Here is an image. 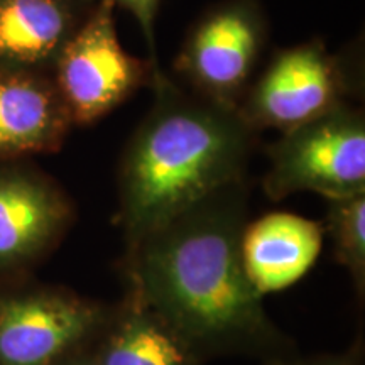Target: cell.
<instances>
[{
    "label": "cell",
    "mask_w": 365,
    "mask_h": 365,
    "mask_svg": "<svg viewBox=\"0 0 365 365\" xmlns=\"http://www.w3.org/2000/svg\"><path fill=\"white\" fill-rule=\"evenodd\" d=\"M249 195L247 180L232 182L127 245L129 294L198 359L282 346L242 262Z\"/></svg>",
    "instance_id": "obj_1"
},
{
    "label": "cell",
    "mask_w": 365,
    "mask_h": 365,
    "mask_svg": "<svg viewBox=\"0 0 365 365\" xmlns=\"http://www.w3.org/2000/svg\"><path fill=\"white\" fill-rule=\"evenodd\" d=\"M149 88L153 105L132 132L117 173L127 245L245 180L257 140L237 108L200 97L161 68Z\"/></svg>",
    "instance_id": "obj_2"
},
{
    "label": "cell",
    "mask_w": 365,
    "mask_h": 365,
    "mask_svg": "<svg viewBox=\"0 0 365 365\" xmlns=\"http://www.w3.org/2000/svg\"><path fill=\"white\" fill-rule=\"evenodd\" d=\"M362 49L328 51L313 38L272 54L237 107L254 132H286L364 93Z\"/></svg>",
    "instance_id": "obj_3"
},
{
    "label": "cell",
    "mask_w": 365,
    "mask_h": 365,
    "mask_svg": "<svg viewBox=\"0 0 365 365\" xmlns=\"http://www.w3.org/2000/svg\"><path fill=\"white\" fill-rule=\"evenodd\" d=\"M269 170L262 180L267 198L312 191L327 200L365 193V115L345 103L304 122L267 148Z\"/></svg>",
    "instance_id": "obj_4"
},
{
    "label": "cell",
    "mask_w": 365,
    "mask_h": 365,
    "mask_svg": "<svg viewBox=\"0 0 365 365\" xmlns=\"http://www.w3.org/2000/svg\"><path fill=\"white\" fill-rule=\"evenodd\" d=\"M161 68L127 53L117 34L115 4L95 0L49 71L73 125H91L150 86Z\"/></svg>",
    "instance_id": "obj_5"
},
{
    "label": "cell",
    "mask_w": 365,
    "mask_h": 365,
    "mask_svg": "<svg viewBox=\"0 0 365 365\" xmlns=\"http://www.w3.org/2000/svg\"><path fill=\"white\" fill-rule=\"evenodd\" d=\"M269 43L262 0H220L196 19L175 59L176 81L200 97L237 108Z\"/></svg>",
    "instance_id": "obj_6"
},
{
    "label": "cell",
    "mask_w": 365,
    "mask_h": 365,
    "mask_svg": "<svg viewBox=\"0 0 365 365\" xmlns=\"http://www.w3.org/2000/svg\"><path fill=\"white\" fill-rule=\"evenodd\" d=\"M108 313L33 277L0 284V365H59L93 345Z\"/></svg>",
    "instance_id": "obj_7"
},
{
    "label": "cell",
    "mask_w": 365,
    "mask_h": 365,
    "mask_svg": "<svg viewBox=\"0 0 365 365\" xmlns=\"http://www.w3.org/2000/svg\"><path fill=\"white\" fill-rule=\"evenodd\" d=\"M76 218L59 182L29 159L0 161V284L26 279Z\"/></svg>",
    "instance_id": "obj_8"
},
{
    "label": "cell",
    "mask_w": 365,
    "mask_h": 365,
    "mask_svg": "<svg viewBox=\"0 0 365 365\" xmlns=\"http://www.w3.org/2000/svg\"><path fill=\"white\" fill-rule=\"evenodd\" d=\"M73 127L49 73L0 66V161L56 153Z\"/></svg>",
    "instance_id": "obj_9"
},
{
    "label": "cell",
    "mask_w": 365,
    "mask_h": 365,
    "mask_svg": "<svg viewBox=\"0 0 365 365\" xmlns=\"http://www.w3.org/2000/svg\"><path fill=\"white\" fill-rule=\"evenodd\" d=\"M323 234V223L287 212L247 222L242 234V262L255 291L264 298L299 281L317 262Z\"/></svg>",
    "instance_id": "obj_10"
},
{
    "label": "cell",
    "mask_w": 365,
    "mask_h": 365,
    "mask_svg": "<svg viewBox=\"0 0 365 365\" xmlns=\"http://www.w3.org/2000/svg\"><path fill=\"white\" fill-rule=\"evenodd\" d=\"M93 2L0 0V66L51 71Z\"/></svg>",
    "instance_id": "obj_11"
},
{
    "label": "cell",
    "mask_w": 365,
    "mask_h": 365,
    "mask_svg": "<svg viewBox=\"0 0 365 365\" xmlns=\"http://www.w3.org/2000/svg\"><path fill=\"white\" fill-rule=\"evenodd\" d=\"M100 365H196L193 350L161 318L127 296L90 346Z\"/></svg>",
    "instance_id": "obj_12"
},
{
    "label": "cell",
    "mask_w": 365,
    "mask_h": 365,
    "mask_svg": "<svg viewBox=\"0 0 365 365\" xmlns=\"http://www.w3.org/2000/svg\"><path fill=\"white\" fill-rule=\"evenodd\" d=\"M327 223L335 257L364 294L365 287V193L327 200Z\"/></svg>",
    "instance_id": "obj_13"
},
{
    "label": "cell",
    "mask_w": 365,
    "mask_h": 365,
    "mask_svg": "<svg viewBox=\"0 0 365 365\" xmlns=\"http://www.w3.org/2000/svg\"><path fill=\"white\" fill-rule=\"evenodd\" d=\"M93 2V0H91ZM115 7L125 9L135 17L137 24L143 31L145 43L149 48V59L153 63H158V49H156V19L159 9H161L163 0H112Z\"/></svg>",
    "instance_id": "obj_14"
},
{
    "label": "cell",
    "mask_w": 365,
    "mask_h": 365,
    "mask_svg": "<svg viewBox=\"0 0 365 365\" xmlns=\"http://www.w3.org/2000/svg\"><path fill=\"white\" fill-rule=\"evenodd\" d=\"M360 350L357 346L350 349L349 352L336 354V355H322V357H313L301 362L289 364H277V365H360Z\"/></svg>",
    "instance_id": "obj_15"
},
{
    "label": "cell",
    "mask_w": 365,
    "mask_h": 365,
    "mask_svg": "<svg viewBox=\"0 0 365 365\" xmlns=\"http://www.w3.org/2000/svg\"><path fill=\"white\" fill-rule=\"evenodd\" d=\"M59 365H100L95 359V355L91 354V349H85L81 352L71 355L70 359H66L65 362H61Z\"/></svg>",
    "instance_id": "obj_16"
}]
</instances>
